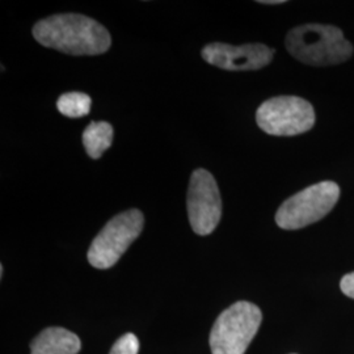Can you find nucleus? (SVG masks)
<instances>
[{
  "label": "nucleus",
  "instance_id": "obj_15",
  "mask_svg": "<svg viewBox=\"0 0 354 354\" xmlns=\"http://www.w3.org/2000/svg\"><path fill=\"white\" fill-rule=\"evenodd\" d=\"M3 273H4V268L3 266H0V277H3Z\"/></svg>",
  "mask_w": 354,
  "mask_h": 354
},
{
  "label": "nucleus",
  "instance_id": "obj_11",
  "mask_svg": "<svg viewBox=\"0 0 354 354\" xmlns=\"http://www.w3.org/2000/svg\"><path fill=\"white\" fill-rule=\"evenodd\" d=\"M92 100L83 92H67L57 100V108L61 113L70 118H80L89 113Z\"/></svg>",
  "mask_w": 354,
  "mask_h": 354
},
{
  "label": "nucleus",
  "instance_id": "obj_9",
  "mask_svg": "<svg viewBox=\"0 0 354 354\" xmlns=\"http://www.w3.org/2000/svg\"><path fill=\"white\" fill-rule=\"evenodd\" d=\"M80 349V339L61 327L44 329L30 344V354H77Z\"/></svg>",
  "mask_w": 354,
  "mask_h": 354
},
{
  "label": "nucleus",
  "instance_id": "obj_1",
  "mask_svg": "<svg viewBox=\"0 0 354 354\" xmlns=\"http://www.w3.org/2000/svg\"><path fill=\"white\" fill-rule=\"evenodd\" d=\"M33 37L42 46L68 55H99L112 45L106 28L80 13H59L39 20L33 26Z\"/></svg>",
  "mask_w": 354,
  "mask_h": 354
},
{
  "label": "nucleus",
  "instance_id": "obj_10",
  "mask_svg": "<svg viewBox=\"0 0 354 354\" xmlns=\"http://www.w3.org/2000/svg\"><path fill=\"white\" fill-rule=\"evenodd\" d=\"M113 142V127L109 122H91L83 131V145L92 159H100Z\"/></svg>",
  "mask_w": 354,
  "mask_h": 354
},
{
  "label": "nucleus",
  "instance_id": "obj_6",
  "mask_svg": "<svg viewBox=\"0 0 354 354\" xmlns=\"http://www.w3.org/2000/svg\"><path fill=\"white\" fill-rule=\"evenodd\" d=\"M256 121L269 136L292 137L313 129L315 112L313 105L302 97L277 96L259 106Z\"/></svg>",
  "mask_w": 354,
  "mask_h": 354
},
{
  "label": "nucleus",
  "instance_id": "obj_12",
  "mask_svg": "<svg viewBox=\"0 0 354 354\" xmlns=\"http://www.w3.org/2000/svg\"><path fill=\"white\" fill-rule=\"evenodd\" d=\"M140 342L133 333H127L114 342L109 354H138Z\"/></svg>",
  "mask_w": 354,
  "mask_h": 354
},
{
  "label": "nucleus",
  "instance_id": "obj_7",
  "mask_svg": "<svg viewBox=\"0 0 354 354\" xmlns=\"http://www.w3.org/2000/svg\"><path fill=\"white\" fill-rule=\"evenodd\" d=\"M187 209L190 227L201 236L210 235L222 216V198L214 176L206 169H196L190 176Z\"/></svg>",
  "mask_w": 354,
  "mask_h": 354
},
{
  "label": "nucleus",
  "instance_id": "obj_13",
  "mask_svg": "<svg viewBox=\"0 0 354 354\" xmlns=\"http://www.w3.org/2000/svg\"><path fill=\"white\" fill-rule=\"evenodd\" d=\"M340 288L346 297L354 299V272L342 277Z\"/></svg>",
  "mask_w": 354,
  "mask_h": 354
},
{
  "label": "nucleus",
  "instance_id": "obj_2",
  "mask_svg": "<svg viewBox=\"0 0 354 354\" xmlns=\"http://www.w3.org/2000/svg\"><path fill=\"white\" fill-rule=\"evenodd\" d=\"M286 49L302 64L330 66L348 61L353 54L352 44L337 26L304 24L288 33Z\"/></svg>",
  "mask_w": 354,
  "mask_h": 354
},
{
  "label": "nucleus",
  "instance_id": "obj_5",
  "mask_svg": "<svg viewBox=\"0 0 354 354\" xmlns=\"http://www.w3.org/2000/svg\"><path fill=\"white\" fill-rule=\"evenodd\" d=\"M145 218L138 209L115 215L97 234L89 247L88 263L96 269H109L117 264L143 230Z\"/></svg>",
  "mask_w": 354,
  "mask_h": 354
},
{
  "label": "nucleus",
  "instance_id": "obj_8",
  "mask_svg": "<svg viewBox=\"0 0 354 354\" xmlns=\"http://www.w3.org/2000/svg\"><path fill=\"white\" fill-rule=\"evenodd\" d=\"M274 50L263 44H245L232 46L214 42L203 49V58L207 64L227 71H254L272 62Z\"/></svg>",
  "mask_w": 354,
  "mask_h": 354
},
{
  "label": "nucleus",
  "instance_id": "obj_3",
  "mask_svg": "<svg viewBox=\"0 0 354 354\" xmlns=\"http://www.w3.org/2000/svg\"><path fill=\"white\" fill-rule=\"evenodd\" d=\"M263 315L256 304L241 301L230 306L210 333L212 354H244L260 328Z\"/></svg>",
  "mask_w": 354,
  "mask_h": 354
},
{
  "label": "nucleus",
  "instance_id": "obj_4",
  "mask_svg": "<svg viewBox=\"0 0 354 354\" xmlns=\"http://www.w3.org/2000/svg\"><path fill=\"white\" fill-rule=\"evenodd\" d=\"M340 198L333 181H322L298 192L279 206L276 222L283 230H299L323 219Z\"/></svg>",
  "mask_w": 354,
  "mask_h": 354
},
{
  "label": "nucleus",
  "instance_id": "obj_14",
  "mask_svg": "<svg viewBox=\"0 0 354 354\" xmlns=\"http://www.w3.org/2000/svg\"><path fill=\"white\" fill-rule=\"evenodd\" d=\"M261 4H282L285 3L283 0H266V1H260Z\"/></svg>",
  "mask_w": 354,
  "mask_h": 354
}]
</instances>
